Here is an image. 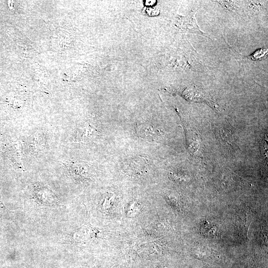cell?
Returning <instances> with one entry per match:
<instances>
[{
  "instance_id": "4",
  "label": "cell",
  "mask_w": 268,
  "mask_h": 268,
  "mask_svg": "<svg viewBox=\"0 0 268 268\" xmlns=\"http://www.w3.org/2000/svg\"><path fill=\"white\" fill-rule=\"evenodd\" d=\"M219 3L223 5L228 9H233V5L232 1H217Z\"/></svg>"
},
{
  "instance_id": "2",
  "label": "cell",
  "mask_w": 268,
  "mask_h": 268,
  "mask_svg": "<svg viewBox=\"0 0 268 268\" xmlns=\"http://www.w3.org/2000/svg\"><path fill=\"white\" fill-rule=\"evenodd\" d=\"M252 218L251 213L247 211L244 212L239 217L237 222L238 229H239L241 233H244L245 236L247 234L248 228L252 221Z\"/></svg>"
},
{
  "instance_id": "3",
  "label": "cell",
  "mask_w": 268,
  "mask_h": 268,
  "mask_svg": "<svg viewBox=\"0 0 268 268\" xmlns=\"http://www.w3.org/2000/svg\"><path fill=\"white\" fill-rule=\"evenodd\" d=\"M146 160L142 158H135L130 160L126 164V169H128L129 171L130 170L133 172H136L141 171V169L146 167Z\"/></svg>"
},
{
  "instance_id": "1",
  "label": "cell",
  "mask_w": 268,
  "mask_h": 268,
  "mask_svg": "<svg viewBox=\"0 0 268 268\" xmlns=\"http://www.w3.org/2000/svg\"><path fill=\"white\" fill-rule=\"evenodd\" d=\"M136 131L142 137L150 140L157 139L162 136L159 130L150 124L141 123L137 125Z\"/></svg>"
}]
</instances>
